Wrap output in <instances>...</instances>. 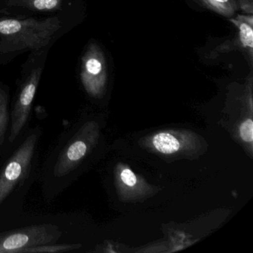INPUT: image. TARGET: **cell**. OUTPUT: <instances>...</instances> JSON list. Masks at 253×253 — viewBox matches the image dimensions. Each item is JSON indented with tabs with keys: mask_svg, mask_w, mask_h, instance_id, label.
Segmentation results:
<instances>
[{
	"mask_svg": "<svg viewBox=\"0 0 253 253\" xmlns=\"http://www.w3.org/2000/svg\"><path fill=\"white\" fill-rule=\"evenodd\" d=\"M78 248V245L72 244H45V245L34 246L26 247L20 250L18 253H59V252L69 251Z\"/></svg>",
	"mask_w": 253,
	"mask_h": 253,
	"instance_id": "9",
	"label": "cell"
},
{
	"mask_svg": "<svg viewBox=\"0 0 253 253\" xmlns=\"http://www.w3.org/2000/svg\"><path fill=\"white\" fill-rule=\"evenodd\" d=\"M152 143L157 150L164 154L174 153L178 151L180 147L178 140L168 133L156 134L153 137Z\"/></svg>",
	"mask_w": 253,
	"mask_h": 253,
	"instance_id": "6",
	"label": "cell"
},
{
	"mask_svg": "<svg viewBox=\"0 0 253 253\" xmlns=\"http://www.w3.org/2000/svg\"><path fill=\"white\" fill-rule=\"evenodd\" d=\"M241 138L246 142H252L253 140V123L252 120H247L241 124L240 128Z\"/></svg>",
	"mask_w": 253,
	"mask_h": 253,
	"instance_id": "12",
	"label": "cell"
},
{
	"mask_svg": "<svg viewBox=\"0 0 253 253\" xmlns=\"http://www.w3.org/2000/svg\"><path fill=\"white\" fill-rule=\"evenodd\" d=\"M41 74V68L35 69L22 88L13 111L10 142L15 140L29 119Z\"/></svg>",
	"mask_w": 253,
	"mask_h": 253,
	"instance_id": "4",
	"label": "cell"
},
{
	"mask_svg": "<svg viewBox=\"0 0 253 253\" xmlns=\"http://www.w3.org/2000/svg\"><path fill=\"white\" fill-rule=\"evenodd\" d=\"M61 27L57 17L45 20L7 19L0 20V50L3 53L18 50H38L49 43Z\"/></svg>",
	"mask_w": 253,
	"mask_h": 253,
	"instance_id": "1",
	"label": "cell"
},
{
	"mask_svg": "<svg viewBox=\"0 0 253 253\" xmlns=\"http://www.w3.org/2000/svg\"><path fill=\"white\" fill-rule=\"evenodd\" d=\"M81 130L66 146L58 158L54 168V174L62 177L69 174L88 150V131Z\"/></svg>",
	"mask_w": 253,
	"mask_h": 253,
	"instance_id": "5",
	"label": "cell"
},
{
	"mask_svg": "<svg viewBox=\"0 0 253 253\" xmlns=\"http://www.w3.org/2000/svg\"><path fill=\"white\" fill-rule=\"evenodd\" d=\"M240 40L243 45L249 48H253V30L252 26L248 23H241L239 24Z\"/></svg>",
	"mask_w": 253,
	"mask_h": 253,
	"instance_id": "10",
	"label": "cell"
},
{
	"mask_svg": "<svg viewBox=\"0 0 253 253\" xmlns=\"http://www.w3.org/2000/svg\"><path fill=\"white\" fill-rule=\"evenodd\" d=\"M102 71V64L96 58H89L85 63V72L90 76H97Z\"/></svg>",
	"mask_w": 253,
	"mask_h": 253,
	"instance_id": "11",
	"label": "cell"
},
{
	"mask_svg": "<svg viewBox=\"0 0 253 253\" xmlns=\"http://www.w3.org/2000/svg\"><path fill=\"white\" fill-rule=\"evenodd\" d=\"M214 1H216V2H221V3L228 2V0H214Z\"/></svg>",
	"mask_w": 253,
	"mask_h": 253,
	"instance_id": "14",
	"label": "cell"
},
{
	"mask_svg": "<svg viewBox=\"0 0 253 253\" xmlns=\"http://www.w3.org/2000/svg\"><path fill=\"white\" fill-rule=\"evenodd\" d=\"M121 179L123 182L128 186H134L137 182L135 174L128 169H126L121 172Z\"/></svg>",
	"mask_w": 253,
	"mask_h": 253,
	"instance_id": "13",
	"label": "cell"
},
{
	"mask_svg": "<svg viewBox=\"0 0 253 253\" xmlns=\"http://www.w3.org/2000/svg\"><path fill=\"white\" fill-rule=\"evenodd\" d=\"M8 121V95L3 89L0 88V144L3 143Z\"/></svg>",
	"mask_w": 253,
	"mask_h": 253,
	"instance_id": "8",
	"label": "cell"
},
{
	"mask_svg": "<svg viewBox=\"0 0 253 253\" xmlns=\"http://www.w3.org/2000/svg\"><path fill=\"white\" fill-rule=\"evenodd\" d=\"M61 236L60 228L51 223L10 231L0 234V253H18L26 247L54 244Z\"/></svg>",
	"mask_w": 253,
	"mask_h": 253,
	"instance_id": "2",
	"label": "cell"
},
{
	"mask_svg": "<svg viewBox=\"0 0 253 253\" xmlns=\"http://www.w3.org/2000/svg\"><path fill=\"white\" fill-rule=\"evenodd\" d=\"M38 141V134H30L0 171V206L27 176Z\"/></svg>",
	"mask_w": 253,
	"mask_h": 253,
	"instance_id": "3",
	"label": "cell"
},
{
	"mask_svg": "<svg viewBox=\"0 0 253 253\" xmlns=\"http://www.w3.org/2000/svg\"><path fill=\"white\" fill-rule=\"evenodd\" d=\"M18 5L36 11H51L58 8L62 0H16Z\"/></svg>",
	"mask_w": 253,
	"mask_h": 253,
	"instance_id": "7",
	"label": "cell"
}]
</instances>
